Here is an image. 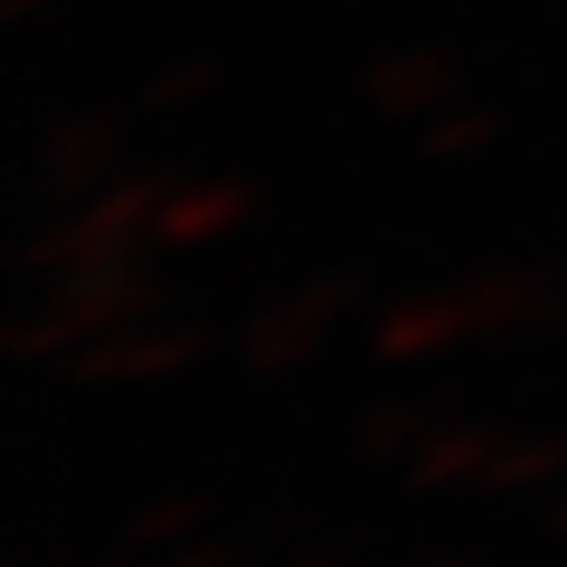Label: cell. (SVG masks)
<instances>
[{"mask_svg":"<svg viewBox=\"0 0 567 567\" xmlns=\"http://www.w3.org/2000/svg\"><path fill=\"white\" fill-rule=\"evenodd\" d=\"M355 288H362L355 274H321V280H308L295 301H280V308L254 315V321H247V342H239V349H247V362H254L260 377L301 362L321 336H329V321L355 301Z\"/></svg>","mask_w":567,"mask_h":567,"instance_id":"cell-1","label":"cell"},{"mask_svg":"<svg viewBox=\"0 0 567 567\" xmlns=\"http://www.w3.org/2000/svg\"><path fill=\"white\" fill-rule=\"evenodd\" d=\"M198 349H206V329H151V336L110 329L69 355V377L75 383H144V377H172L185 362H198Z\"/></svg>","mask_w":567,"mask_h":567,"instance_id":"cell-2","label":"cell"},{"mask_svg":"<svg viewBox=\"0 0 567 567\" xmlns=\"http://www.w3.org/2000/svg\"><path fill=\"white\" fill-rule=\"evenodd\" d=\"M465 301V321H472V336H506V329H540V321L560 315L554 288H547V274H478L472 288H458Z\"/></svg>","mask_w":567,"mask_h":567,"instance_id":"cell-3","label":"cell"},{"mask_svg":"<svg viewBox=\"0 0 567 567\" xmlns=\"http://www.w3.org/2000/svg\"><path fill=\"white\" fill-rule=\"evenodd\" d=\"M110 165H116V124H103V116H69V124L49 131L42 178L55 192H90L110 178Z\"/></svg>","mask_w":567,"mask_h":567,"instance_id":"cell-4","label":"cell"},{"mask_svg":"<svg viewBox=\"0 0 567 567\" xmlns=\"http://www.w3.org/2000/svg\"><path fill=\"white\" fill-rule=\"evenodd\" d=\"M452 83H458V69L444 55H390V62L370 69V96L390 116H437Z\"/></svg>","mask_w":567,"mask_h":567,"instance_id":"cell-5","label":"cell"},{"mask_svg":"<svg viewBox=\"0 0 567 567\" xmlns=\"http://www.w3.org/2000/svg\"><path fill=\"white\" fill-rule=\"evenodd\" d=\"M458 336H472L465 301L444 295V301H403V308H390L383 329H377V349L396 355V362H411V355H431V349L458 342Z\"/></svg>","mask_w":567,"mask_h":567,"instance_id":"cell-6","label":"cell"},{"mask_svg":"<svg viewBox=\"0 0 567 567\" xmlns=\"http://www.w3.org/2000/svg\"><path fill=\"white\" fill-rule=\"evenodd\" d=\"M499 431H431L411 452V485L431 493V485H458V478H485L499 458Z\"/></svg>","mask_w":567,"mask_h":567,"instance_id":"cell-7","label":"cell"},{"mask_svg":"<svg viewBox=\"0 0 567 567\" xmlns=\"http://www.w3.org/2000/svg\"><path fill=\"white\" fill-rule=\"evenodd\" d=\"M247 185H192V192H172L165 213H157V239H213L226 233L239 213H247Z\"/></svg>","mask_w":567,"mask_h":567,"instance_id":"cell-8","label":"cell"},{"mask_svg":"<svg viewBox=\"0 0 567 567\" xmlns=\"http://www.w3.org/2000/svg\"><path fill=\"white\" fill-rule=\"evenodd\" d=\"M554 472H567V431H554V437H506L493 472H485V485H493V493H534V485H547Z\"/></svg>","mask_w":567,"mask_h":567,"instance_id":"cell-9","label":"cell"},{"mask_svg":"<svg viewBox=\"0 0 567 567\" xmlns=\"http://www.w3.org/2000/svg\"><path fill=\"white\" fill-rule=\"evenodd\" d=\"M437 424H431V411L424 403H390V411H377V417H362V431H355V452L362 458H411L417 444L431 437Z\"/></svg>","mask_w":567,"mask_h":567,"instance_id":"cell-10","label":"cell"},{"mask_svg":"<svg viewBox=\"0 0 567 567\" xmlns=\"http://www.w3.org/2000/svg\"><path fill=\"white\" fill-rule=\"evenodd\" d=\"M206 519V499L198 493H172V499H151L137 519H131V534H124V547L131 554H151V547H165V540H178L185 526H198Z\"/></svg>","mask_w":567,"mask_h":567,"instance_id":"cell-11","label":"cell"},{"mask_svg":"<svg viewBox=\"0 0 567 567\" xmlns=\"http://www.w3.org/2000/svg\"><path fill=\"white\" fill-rule=\"evenodd\" d=\"M75 342H90L75 308H55V315H34V321H14L8 329V355H21V362H49V355L75 349Z\"/></svg>","mask_w":567,"mask_h":567,"instance_id":"cell-12","label":"cell"},{"mask_svg":"<svg viewBox=\"0 0 567 567\" xmlns=\"http://www.w3.org/2000/svg\"><path fill=\"white\" fill-rule=\"evenodd\" d=\"M493 131H499L493 110H437V124L424 131V151L431 157H465L478 144H493Z\"/></svg>","mask_w":567,"mask_h":567,"instance_id":"cell-13","label":"cell"},{"mask_svg":"<svg viewBox=\"0 0 567 567\" xmlns=\"http://www.w3.org/2000/svg\"><path fill=\"white\" fill-rule=\"evenodd\" d=\"M213 90V62H172V69H157L151 83H144V103L151 110H172V103H192V96H206Z\"/></svg>","mask_w":567,"mask_h":567,"instance_id":"cell-14","label":"cell"},{"mask_svg":"<svg viewBox=\"0 0 567 567\" xmlns=\"http://www.w3.org/2000/svg\"><path fill=\"white\" fill-rule=\"evenodd\" d=\"M172 567H239V554H233V547H198V554H185V560H172Z\"/></svg>","mask_w":567,"mask_h":567,"instance_id":"cell-15","label":"cell"},{"mask_svg":"<svg viewBox=\"0 0 567 567\" xmlns=\"http://www.w3.org/2000/svg\"><path fill=\"white\" fill-rule=\"evenodd\" d=\"M417 567H472V560H452V554H437V560H417Z\"/></svg>","mask_w":567,"mask_h":567,"instance_id":"cell-16","label":"cell"},{"mask_svg":"<svg viewBox=\"0 0 567 567\" xmlns=\"http://www.w3.org/2000/svg\"><path fill=\"white\" fill-rule=\"evenodd\" d=\"M34 8H42V0H8V14H34Z\"/></svg>","mask_w":567,"mask_h":567,"instance_id":"cell-17","label":"cell"},{"mask_svg":"<svg viewBox=\"0 0 567 567\" xmlns=\"http://www.w3.org/2000/svg\"><path fill=\"white\" fill-rule=\"evenodd\" d=\"M554 526H560V534H567V499H560V506H554Z\"/></svg>","mask_w":567,"mask_h":567,"instance_id":"cell-18","label":"cell"},{"mask_svg":"<svg viewBox=\"0 0 567 567\" xmlns=\"http://www.w3.org/2000/svg\"><path fill=\"white\" fill-rule=\"evenodd\" d=\"M90 567H137V560H90Z\"/></svg>","mask_w":567,"mask_h":567,"instance_id":"cell-19","label":"cell"},{"mask_svg":"<svg viewBox=\"0 0 567 567\" xmlns=\"http://www.w3.org/2000/svg\"><path fill=\"white\" fill-rule=\"evenodd\" d=\"M301 567H329V560H301Z\"/></svg>","mask_w":567,"mask_h":567,"instance_id":"cell-20","label":"cell"}]
</instances>
